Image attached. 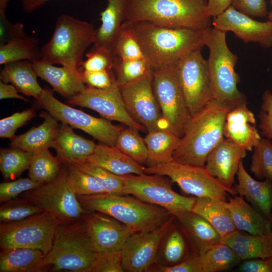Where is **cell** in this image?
Instances as JSON below:
<instances>
[{
	"mask_svg": "<svg viewBox=\"0 0 272 272\" xmlns=\"http://www.w3.org/2000/svg\"><path fill=\"white\" fill-rule=\"evenodd\" d=\"M18 197L1 204L0 223L19 221L44 212L27 199Z\"/></svg>",
	"mask_w": 272,
	"mask_h": 272,
	"instance_id": "45",
	"label": "cell"
},
{
	"mask_svg": "<svg viewBox=\"0 0 272 272\" xmlns=\"http://www.w3.org/2000/svg\"><path fill=\"white\" fill-rule=\"evenodd\" d=\"M124 194H130L145 202L167 210L175 217L191 211L195 197L175 192L164 176L157 174H128L122 176Z\"/></svg>",
	"mask_w": 272,
	"mask_h": 272,
	"instance_id": "11",
	"label": "cell"
},
{
	"mask_svg": "<svg viewBox=\"0 0 272 272\" xmlns=\"http://www.w3.org/2000/svg\"><path fill=\"white\" fill-rule=\"evenodd\" d=\"M41 51L38 39L25 34L1 45L0 64L20 60H39Z\"/></svg>",
	"mask_w": 272,
	"mask_h": 272,
	"instance_id": "36",
	"label": "cell"
},
{
	"mask_svg": "<svg viewBox=\"0 0 272 272\" xmlns=\"http://www.w3.org/2000/svg\"><path fill=\"white\" fill-rule=\"evenodd\" d=\"M175 68L189 113L193 116L214 98L207 60L197 50L181 57Z\"/></svg>",
	"mask_w": 272,
	"mask_h": 272,
	"instance_id": "12",
	"label": "cell"
},
{
	"mask_svg": "<svg viewBox=\"0 0 272 272\" xmlns=\"http://www.w3.org/2000/svg\"><path fill=\"white\" fill-rule=\"evenodd\" d=\"M34 153L11 147L0 150V170L4 178L8 181L19 177L29 169Z\"/></svg>",
	"mask_w": 272,
	"mask_h": 272,
	"instance_id": "39",
	"label": "cell"
},
{
	"mask_svg": "<svg viewBox=\"0 0 272 272\" xmlns=\"http://www.w3.org/2000/svg\"><path fill=\"white\" fill-rule=\"evenodd\" d=\"M236 106L214 98L198 113L190 117L173 153V161L205 166L210 153L224 139L226 115Z\"/></svg>",
	"mask_w": 272,
	"mask_h": 272,
	"instance_id": "2",
	"label": "cell"
},
{
	"mask_svg": "<svg viewBox=\"0 0 272 272\" xmlns=\"http://www.w3.org/2000/svg\"><path fill=\"white\" fill-rule=\"evenodd\" d=\"M69 103L92 109L108 120L118 121L139 131H147L126 110L116 83L104 89L86 86L83 91L69 99Z\"/></svg>",
	"mask_w": 272,
	"mask_h": 272,
	"instance_id": "17",
	"label": "cell"
},
{
	"mask_svg": "<svg viewBox=\"0 0 272 272\" xmlns=\"http://www.w3.org/2000/svg\"><path fill=\"white\" fill-rule=\"evenodd\" d=\"M225 201L209 197H196L191 211L204 218L221 239L237 230Z\"/></svg>",
	"mask_w": 272,
	"mask_h": 272,
	"instance_id": "34",
	"label": "cell"
},
{
	"mask_svg": "<svg viewBox=\"0 0 272 272\" xmlns=\"http://www.w3.org/2000/svg\"><path fill=\"white\" fill-rule=\"evenodd\" d=\"M189 244L191 252L202 254L220 243L221 237L215 228L201 216L189 211L176 217Z\"/></svg>",
	"mask_w": 272,
	"mask_h": 272,
	"instance_id": "23",
	"label": "cell"
},
{
	"mask_svg": "<svg viewBox=\"0 0 272 272\" xmlns=\"http://www.w3.org/2000/svg\"><path fill=\"white\" fill-rule=\"evenodd\" d=\"M107 1V7L101 13V24L96 30L93 46L104 48L113 53L122 25L126 20L128 0Z\"/></svg>",
	"mask_w": 272,
	"mask_h": 272,
	"instance_id": "26",
	"label": "cell"
},
{
	"mask_svg": "<svg viewBox=\"0 0 272 272\" xmlns=\"http://www.w3.org/2000/svg\"><path fill=\"white\" fill-rule=\"evenodd\" d=\"M64 164L57 156H54L48 149L34 153L29 168V177L44 184L54 179L61 172Z\"/></svg>",
	"mask_w": 272,
	"mask_h": 272,
	"instance_id": "38",
	"label": "cell"
},
{
	"mask_svg": "<svg viewBox=\"0 0 272 272\" xmlns=\"http://www.w3.org/2000/svg\"><path fill=\"white\" fill-rule=\"evenodd\" d=\"M241 260L272 257V238L270 234L253 235L236 230L221 239Z\"/></svg>",
	"mask_w": 272,
	"mask_h": 272,
	"instance_id": "29",
	"label": "cell"
},
{
	"mask_svg": "<svg viewBox=\"0 0 272 272\" xmlns=\"http://www.w3.org/2000/svg\"><path fill=\"white\" fill-rule=\"evenodd\" d=\"M45 255L40 249L15 248L1 250L0 272H42Z\"/></svg>",
	"mask_w": 272,
	"mask_h": 272,
	"instance_id": "32",
	"label": "cell"
},
{
	"mask_svg": "<svg viewBox=\"0 0 272 272\" xmlns=\"http://www.w3.org/2000/svg\"><path fill=\"white\" fill-rule=\"evenodd\" d=\"M18 196L50 214L60 224L75 222L82 218L86 211L69 184L65 164L54 179Z\"/></svg>",
	"mask_w": 272,
	"mask_h": 272,
	"instance_id": "8",
	"label": "cell"
},
{
	"mask_svg": "<svg viewBox=\"0 0 272 272\" xmlns=\"http://www.w3.org/2000/svg\"><path fill=\"white\" fill-rule=\"evenodd\" d=\"M125 22L153 71L174 65L186 54L205 45V31L167 27L147 21Z\"/></svg>",
	"mask_w": 272,
	"mask_h": 272,
	"instance_id": "1",
	"label": "cell"
},
{
	"mask_svg": "<svg viewBox=\"0 0 272 272\" xmlns=\"http://www.w3.org/2000/svg\"><path fill=\"white\" fill-rule=\"evenodd\" d=\"M271 229H270V235L272 238V215H271Z\"/></svg>",
	"mask_w": 272,
	"mask_h": 272,
	"instance_id": "61",
	"label": "cell"
},
{
	"mask_svg": "<svg viewBox=\"0 0 272 272\" xmlns=\"http://www.w3.org/2000/svg\"><path fill=\"white\" fill-rule=\"evenodd\" d=\"M214 28L231 31L245 43L255 42L267 48L272 47V22H260L236 10L232 5L213 18Z\"/></svg>",
	"mask_w": 272,
	"mask_h": 272,
	"instance_id": "18",
	"label": "cell"
},
{
	"mask_svg": "<svg viewBox=\"0 0 272 272\" xmlns=\"http://www.w3.org/2000/svg\"><path fill=\"white\" fill-rule=\"evenodd\" d=\"M82 74L84 83L93 88L108 89L116 83L112 70L94 72L82 70Z\"/></svg>",
	"mask_w": 272,
	"mask_h": 272,
	"instance_id": "53",
	"label": "cell"
},
{
	"mask_svg": "<svg viewBox=\"0 0 272 272\" xmlns=\"http://www.w3.org/2000/svg\"><path fill=\"white\" fill-rule=\"evenodd\" d=\"M238 266L240 272H272V257L243 260Z\"/></svg>",
	"mask_w": 272,
	"mask_h": 272,
	"instance_id": "56",
	"label": "cell"
},
{
	"mask_svg": "<svg viewBox=\"0 0 272 272\" xmlns=\"http://www.w3.org/2000/svg\"><path fill=\"white\" fill-rule=\"evenodd\" d=\"M208 0H128L125 21L204 31L211 28Z\"/></svg>",
	"mask_w": 272,
	"mask_h": 272,
	"instance_id": "3",
	"label": "cell"
},
{
	"mask_svg": "<svg viewBox=\"0 0 272 272\" xmlns=\"http://www.w3.org/2000/svg\"><path fill=\"white\" fill-rule=\"evenodd\" d=\"M41 184L29 177L2 182L0 184V202L2 203L10 201L22 193L35 188Z\"/></svg>",
	"mask_w": 272,
	"mask_h": 272,
	"instance_id": "50",
	"label": "cell"
},
{
	"mask_svg": "<svg viewBox=\"0 0 272 272\" xmlns=\"http://www.w3.org/2000/svg\"><path fill=\"white\" fill-rule=\"evenodd\" d=\"M59 221L46 212L36 214L19 221L0 223L1 250L28 248L50 251Z\"/></svg>",
	"mask_w": 272,
	"mask_h": 272,
	"instance_id": "9",
	"label": "cell"
},
{
	"mask_svg": "<svg viewBox=\"0 0 272 272\" xmlns=\"http://www.w3.org/2000/svg\"><path fill=\"white\" fill-rule=\"evenodd\" d=\"M17 88L12 84H8L1 81L0 82V99L17 98L25 101L29 100L19 94Z\"/></svg>",
	"mask_w": 272,
	"mask_h": 272,
	"instance_id": "58",
	"label": "cell"
},
{
	"mask_svg": "<svg viewBox=\"0 0 272 272\" xmlns=\"http://www.w3.org/2000/svg\"><path fill=\"white\" fill-rule=\"evenodd\" d=\"M95 37L96 30L92 24L62 15L56 21L51 39L41 48V60L52 64L79 67Z\"/></svg>",
	"mask_w": 272,
	"mask_h": 272,
	"instance_id": "6",
	"label": "cell"
},
{
	"mask_svg": "<svg viewBox=\"0 0 272 272\" xmlns=\"http://www.w3.org/2000/svg\"><path fill=\"white\" fill-rule=\"evenodd\" d=\"M232 5L250 17H264L267 14L264 0H234Z\"/></svg>",
	"mask_w": 272,
	"mask_h": 272,
	"instance_id": "55",
	"label": "cell"
},
{
	"mask_svg": "<svg viewBox=\"0 0 272 272\" xmlns=\"http://www.w3.org/2000/svg\"><path fill=\"white\" fill-rule=\"evenodd\" d=\"M92 175L104 188L107 193L124 194L122 176L116 175L95 165L85 161L71 163Z\"/></svg>",
	"mask_w": 272,
	"mask_h": 272,
	"instance_id": "44",
	"label": "cell"
},
{
	"mask_svg": "<svg viewBox=\"0 0 272 272\" xmlns=\"http://www.w3.org/2000/svg\"><path fill=\"white\" fill-rule=\"evenodd\" d=\"M87 58L80 66L84 71H100L113 69L114 57L113 53L101 47L93 46L86 54Z\"/></svg>",
	"mask_w": 272,
	"mask_h": 272,
	"instance_id": "47",
	"label": "cell"
},
{
	"mask_svg": "<svg viewBox=\"0 0 272 272\" xmlns=\"http://www.w3.org/2000/svg\"><path fill=\"white\" fill-rule=\"evenodd\" d=\"M32 62L37 76L47 82L54 91L68 99L86 88L82 70L79 67H57L41 60Z\"/></svg>",
	"mask_w": 272,
	"mask_h": 272,
	"instance_id": "21",
	"label": "cell"
},
{
	"mask_svg": "<svg viewBox=\"0 0 272 272\" xmlns=\"http://www.w3.org/2000/svg\"><path fill=\"white\" fill-rule=\"evenodd\" d=\"M238 183L233 188L258 212L269 220L272 215V182L268 179L257 181L246 170L242 160L236 174Z\"/></svg>",
	"mask_w": 272,
	"mask_h": 272,
	"instance_id": "24",
	"label": "cell"
},
{
	"mask_svg": "<svg viewBox=\"0 0 272 272\" xmlns=\"http://www.w3.org/2000/svg\"><path fill=\"white\" fill-rule=\"evenodd\" d=\"M37 77L33 62L26 60L4 64L0 73L1 81L10 83L19 92L36 100L43 90L37 81Z\"/></svg>",
	"mask_w": 272,
	"mask_h": 272,
	"instance_id": "31",
	"label": "cell"
},
{
	"mask_svg": "<svg viewBox=\"0 0 272 272\" xmlns=\"http://www.w3.org/2000/svg\"><path fill=\"white\" fill-rule=\"evenodd\" d=\"M258 117L262 135L272 140V93L269 90H265L262 95Z\"/></svg>",
	"mask_w": 272,
	"mask_h": 272,
	"instance_id": "52",
	"label": "cell"
},
{
	"mask_svg": "<svg viewBox=\"0 0 272 272\" xmlns=\"http://www.w3.org/2000/svg\"><path fill=\"white\" fill-rule=\"evenodd\" d=\"M37 100L57 121L81 129L108 145L114 146L117 135L122 128L60 102L48 89H43Z\"/></svg>",
	"mask_w": 272,
	"mask_h": 272,
	"instance_id": "14",
	"label": "cell"
},
{
	"mask_svg": "<svg viewBox=\"0 0 272 272\" xmlns=\"http://www.w3.org/2000/svg\"><path fill=\"white\" fill-rule=\"evenodd\" d=\"M77 196L84 210L107 215L135 232L154 229L173 215L162 207L127 194L105 193Z\"/></svg>",
	"mask_w": 272,
	"mask_h": 272,
	"instance_id": "4",
	"label": "cell"
},
{
	"mask_svg": "<svg viewBox=\"0 0 272 272\" xmlns=\"http://www.w3.org/2000/svg\"><path fill=\"white\" fill-rule=\"evenodd\" d=\"M144 173L167 176L185 193L196 197H209L227 201L228 193H237L222 184L205 166L186 165L172 161L153 167H145Z\"/></svg>",
	"mask_w": 272,
	"mask_h": 272,
	"instance_id": "10",
	"label": "cell"
},
{
	"mask_svg": "<svg viewBox=\"0 0 272 272\" xmlns=\"http://www.w3.org/2000/svg\"><path fill=\"white\" fill-rule=\"evenodd\" d=\"M83 218L96 252L121 250L128 238L135 233L123 223L101 213L86 211Z\"/></svg>",
	"mask_w": 272,
	"mask_h": 272,
	"instance_id": "19",
	"label": "cell"
},
{
	"mask_svg": "<svg viewBox=\"0 0 272 272\" xmlns=\"http://www.w3.org/2000/svg\"><path fill=\"white\" fill-rule=\"evenodd\" d=\"M180 139L174 132L165 128L148 132L144 139L148 151L147 167L173 161V154Z\"/></svg>",
	"mask_w": 272,
	"mask_h": 272,
	"instance_id": "33",
	"label": "cell"
},
{
	"mask_svg": "<svg viewBox=\"0 0 272 272\" xmlns=\"http://www.w3.org/2000/svg\"><path fill=\"white\" fill-rule=\"evenodd\" d=\"M36 115L34 108H29L22 112H17L0 120V137L12 140L16 130L26 124Z\"/></svg>",
	"mask_w": 272,
	"mask_h": 272,
	"instance_id": "49",
	"label": "cell"
},
{
	"mask_svg": "<svg viewBox=\"0 0 272 272\" xmlns=\"http://www.w3.org/2000/svg\"><path fill=\"white\" fill-rule=\"evenodd\" d=\"M246 105L247 103L239 105L228 112L224 136L247 151H251L261 138L256 128L254 114Z\"/></svg>",
	"mask_w": 272,
	"mask_h": 272,
	"instance_id": "22",
	"label": "cell"
},
{
	"mask_svg": "<svg viewBox=\"0 0 272 272\" xmlns=\"http://www.w3.org/2000/svg\"><path fill=\"white\" fill-rule=\"evenodd\" d=\"M234 0H208L207 13L211 18L218 16L232 5Z\"/></svg>",
	"mask_w": 272,
	"mask_h": 272,
	"instance_id": "57",
	"label": "cell"
},
{
	"mask_svg": "<svg viewBox=\"0 0 272 272\" xmlns=\"http://www.w3.org/2000/svg\"><path fill=\"white\" fill-rule=\"evenodd\" d=\"M251 172L260 180L268 179L272 182V141L261 138L253 148L250 167Z\"/></svg>",
	"mask_w": 272,
	"mask_h": 272,
	"instance_id": "43",
	"label": "cell"
},
{
	"mask_svg": "<svg viewBox=\"0 0 272 272\" xmlns=\"http://www.w3.org/2000/svg\"><path fill=\"white\" fill-rule=\"evenodd\" d=\"M50 0H22L23 10L27 13L32 12L42 6Z\"/></svg>",
	"mask_w": 272,
	"mask_h": 272,
	"instance_id": "59",
	"label": "cell"
},
{
	"mask_svg": "<svg viewBox=\"0 0 272 272\" xmlns=\"http://www.w3.org/2000/svg\"><path fill=\"white\" fill-rule=\"evenodd\" d=\"M175 220L176 217L171 215L157 228L135 232L128 238L121 249L124 271H149L157 263L162 241Z\"/></svg>",
	"mask_w": 272,
	"mask_h": 272,
	"instance_id": "15",
	"label": "cell"
},
{
	"mask_svg": "<svg viewBox=\"0 0 272 272\" xmlns=\"http://www.w3.org/2000/svg\"><path fill=\"white\" fill-rule=\"evenodd\" d=\"M6 8L0 6V39L1 45L19 36L25 34L23 25L20 23L13 24L10 22L5 14Z\"/></svg>",
	"mask_w": 272,
	"mask_h": 272,
	"instance_id": "54",
	"label": "cell"
},
{
	"mask_svg": "<svg viewBox=\"0 0 272 272\" xmlns=\"http://www.w3.org/2000/svg\"><path fill=\"white\" fill-rule=\"evenodd\" d=\"M225 31L215 28L205 31V44L209 49L207 60L214 98L237 106L247 103L237 88L239 77L235 71L238 56L229 49Z\"/></svg>",
	"mask_w": 272,
	"mask_h": 272,
	"instance_id": "7",
	"label": "cell"
},
{
	"mask_svg": "<svg viewBox=\"0 0 272 272\" xmlns=\"http://www.w3.org/2000/svg\"><path fill=\"white\" fill-rule=\"evenodd\" d=\"M121 250L96 252L87 272H123Z\"/></svg>",
	"mask_w": 272,
	"mask_h": 272,
	"instance_id": "48",
	"label": "cell"
},
{
	"mask_svg": "<svg viewBox=\"0 0 272 272\" xmlns=\"http://www.w3.org/2000/svg\"><path fill=\"white\" fill-rule=\"evenodd\" d=\"M119 176L144 173L145 167L124 154L114 146L102 143L85 160Z\"/></svg>",
	"mask_w": 272,
	"mask_h": 272,
	"instance_id": "28",
	"label": "cell"
},
{
	"mask_svg": "<svg viewBox=\"0 0 272 272\" xmlns=\"http://www.w3.org/2000/svg\"><path fill=\"white\" fill-rule=\"evenodd\" d=\"M65 165L68 181L77 195H90L107 193L92 175L73 163H66Z\"/></svg>",
	"mask_w": 272,
	"mask_h": 272,
	"instance_id": "42",
	"label": "cell"
},
{
	"mask_svg": "<svg viewBox=\"0 0 272 272\" xmlns=\"http://www.w3.org/2000/svg\"><path fill=\"white\" fill-rule=\"evenodd\" d=\"M149 271L152 272H202L200 255L191 252L183 261L170 266L153 265Z\"/></svg>",
	"mask_w": 272,
	"mask_h": 272,
	"instance_id": "51",
	"label": "cell"
},
{
	"mask_svg": "<svg viewBox=\"0 0 272 272\" xmlns=\"http://www.w3.org/2000/svg\"><path fill=\"white\" fill-rule=\"evenodd\" d=\"M119 88L126 110L148 132L164 128L153 89L152 73Z\"/></svg>",
	"mask_w": 272,
	"mask_h": 272,
	"instance_id": "16",
	"label": "cell"
},
{
	"mask_svg": "<svg viewBox=\"0 0 272 272\" xmlns=\"http://www.w3.org/2000/svg\"><path fill=\"white\" fill-rule=\"evenodd\" d=\"M247 151L228 139H224L209 154L205 165L222 184L233 189L235 176Z\"/></svg>",
	"mask_w": 272,
	"mask_h": 272,
	"instance_id": "20",
	"label": "cell"
},
{
	"mask_svg": "<svg viewBox=\"0 0 272 272\" xmlns=\"http://www.w3.org/2000/svg\"><path fill=\"white\" fill-rule=\"evenodd\" d=\"M271 2L272 4V0L271 1ZM268 17L269 20L272 22V11L268 13Z\"/></svg>",
	"mask_w": 272,
	"mask_h": 272,
	"instance_id": "60",
	"label": "cell"
},
{
	"mask_svg": "<svg viewBox=\"0 0 272 272\" xmlns=\"http://www.w3.org/2000/svg\"><path fill=\"white\" fill-rule=\"evenodd\" d=\"M113 54L122 60L145 58L139 43L125 22L121 27Z\"/></svg>",
	"mask_w": 272,
	"mask_h": 272,
	"instance_id": "46",
	"label": "cell"
},
{
	"mask_svg": "<svg viewBox=\"0 0 272 272\" xmlns=\"http://www.w3.org/2000/svg\"><path fill=\"white\" fill-rule=\"evenodd\" d=\"M175 65L153 70V87L161 109L164 127L181 138L190 116Z\"/></svg>",
	"mask_w": 272,
	"mask_h": 272,
	"instance_id": "13",
	"label": "cell"
},
{
	"mask_svg": "<svg viewBox=\"0 0 272 272\" xmlns=\"http://www.w3.org/2000/svg\"><path fill=\"white\" fill-rule=\"evenodd\" d=\"M93 141L76 134L72 126L61 122L57 134L54 149L63 164L85 160L94 151Z\"/></svg>",
	"mask_w": 272,
	"mask_h": 272,
	"instance_id": "30",
	"label": "cell"
},
{
	"mask_svg": "<svg viewBox=\"0 0 272 272\" xmlns=\"http://www.w3.org/2000/svg\"><path fill=\"white\" fill-rule=\"evenodd\" d=\"M138 131L128 126L122 128L117 135L114 146L139 164H146L147 148L144 139Z\"/></svg>",
	"mask_w": 272,
	"mask_h": 272,
	"instance_id": "40",
	"label": "cell"
},
{
	"mask_svg": "<svg viewBox=\"0 0 272 272\" xmlns=\"http://www.w3.org/2000/svg\"><path fill=\"white\" fill-rule=\"evenodd\" d=\"M96 254L82 218L71 224L58 225L43 264L46 271L87 272Z\"/></svg>",
	"mask_w": 272,
	"mask_h": 272,
	"instance_id": "5",
	"label": "cell"
},
{
	"mask_svg": "<svg viewBox=\"0 0 272 272\" xmlns=\"http://www.w3.org/2000/svg\"><path fill=\"white\" fill-rule=\"evenodd\" d=\"M39 116L43 122L22 134L15 136L10 143L11 147L34 153L49 148L54 149L59 125L58 121L48 112L41 111Z\"/></svg>",
	"mask_w": 272,
	"mask_h": 272,
	"instance_id": "27",
	"label": "cell"
},
{
	"mask_svg": "<svg viewBox=\"0 0 272 272\" xmlns=\"http://www.w3.org/2000/svg\"><path fill=\"white\" fill-rule=\"evenodd\" d=\"M225 203L237 230L253 235L270 233L271 220L245 201L242 195L228 197Z\"/></svg>",
	"mask_w": 272,
	"mask_h": 272,
	"instance_id": "25",
	"label": "cell"
},
{
	"mask_svg": "<svg viewBox=\"0 0 272 272\" xmlns=\"http://www.w3.org/2000/svg\"><path fill=\"white\" fill-rule=\"evenodd\" d=\"M202 272H222L230 270L242 261L234 251L221 242L200 255Z\"/></svg>",
	"mask_w": 272,
	"mask_h": 272,
	"instance_id": "37",
	"label": "cell"
},
{
	"mask_svg": "<svg viewBox=\"0 0 272 272\" xmlns=\"http://www.w3.org/2000/svg\"><path fill=\"white\" fill-rule=\"evenodd\" d=\"M112 70L118 87L141 79L153 72L146 58L122 60L114 57Z\"/></svg>",
	"mask_w": 272,
	"mask_h": 272,
	"instance_id": "41",
	"label": "cell"
},
{
	"mask_svg": "<svg viewBox=\"0 0 272 272\" xmlns=\"http://www.w3.org/2000/svg\"><path fill=\"white\" fill-rule=\"evenodd\" d=\"M175 221L161 244L157 258L159 264H176L187 258L191 252L185 234L177 221V223Z\"/></svg>",
	"mask_w": 272,
	"mask_h": 272,
	"instance_id": "35",
	"label": "cell"
}]
</instances>
